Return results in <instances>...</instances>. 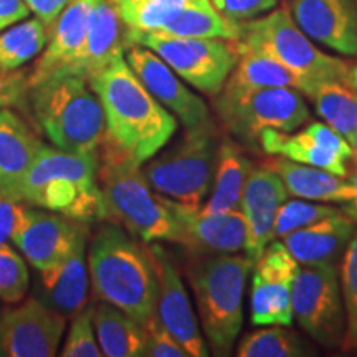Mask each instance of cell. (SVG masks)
<instances>
[{
  "label": "cell",
  "instance_id": "1",
  "mask_svg": "<svg viewBox=\"0 0 357 357\" xmlns=\"http://www.w3.org/2000/svg\"><path fill=\"white\" fill-rule=\"evenodd\" d=\"M100 98L106 136L141 166L160 153L177 129V119L137 78L119 52L88 79Z\"/></svg>",
  "mask_w": 357,
  "mask_h": 357
},
{
  "label": "cell",
  "instance_id": "2",
  "mask_svg": "<svg viewBox=\"0 0 357 357\" xmlns=\"http://www.w3.org/2000/svg\"><path fill=\"white\" fill-rule=\"evenodd\" d=\"M98 151V184L106 218L144 243L164 240L181 245L182 229L171 199L153 190L141 164L108 136Z\"/></svg>",
  "mask_w": 357,
  "mask_h": 357
},
{
  "label": "cell",
  "instance_id": "3",
  "mask_svg": "<svg viewBox=\"0 0 357 357\" xmlns=\"http://www.w3.org/2000/svg\"><path fill=\"white\" fill-rule=\"evenodd\" d=\"M88 268L98 300L141 324L154 314L158 278L153 257L121 225L109 223L96 231L89 245Z\"/></svg>",
  "mask_w": 357,
  "mask_h": 357
},
{
  "label": "cell",
  "instance_id": "4",
  "mask_svg": "<svg viewBox=\"0 0 357 357\" xmlns=\"http://www.w3.org/2000/svg\"><path fill=\"white\" fill-rule=\"evenodd\" d=\"M12 197L78 222L106 218L98 184V153H68L42 144Z\"/></svg>",
  "mask_w": 357,
  "mask_h": 357
},
{
  "label": "cell",
  "instance_id": "5",
  "mask_svg": "<svg viewBox=\"0 0 357 357\" xmlns=\"http://www.w3.org/2000/svg\"><path fill=\"white\" fill-rule=\"evenodd\" d=\"M252 260L238 253L192 255L187 265L200 324L215 356H229L242 329L243 291Z\"/></svg>",
  "mask_w": 357,
  "mask_h": 357
},
{
  "label": "cell",
  "instance_id": "6",
  "mask_svg": "<svg viewBox=\"0 0 357 357\" xmlns=\"http://www.w3.org/2000/svg\"><path fill=\"white\" fill-rule=\"evenodd\" d=\"M30 91L35 119L53 146L68 153H98L106 137V118L88 79L52 78Z\"/></svg>",
  "mask_w": 357,
  "mask_h": 357
},
{
  "label": "cell",
  "instance_id": "7",
  "mask_svg": "<svg viewBox=\"0 0 357 357\" xmlns=\"http://www.w3.org/2000/svg\"><path fill=\"white\" fill-rule=\"evenodd\" d=\"M240 43L266 52L300 79L301 93L312 98L319 84L344 77L352 61L321 52L296 25L288 7H276L260 19L242 22Z\"/></svg>",
  "mask_w": 357,
  "mask_h": 357
},
{
  "label": "cell",
  "instance_id": "8",
  "mask_svg": "<svg viewBox=\"0 0 357 357\" xmlns=\"http://www.w3.org/2000/svg\"><path fill=\"white\" fill-rule=\"evenodd\" d=\"M218 134L212 119L187 128L171 149L149 159L142 169L154 192L189 208H202L213 184Z\"/></svg>",
  "mask_w": 357,
  "mask_h": 357
},
{
  "label": "cell",
  "instance_id": "9",
  "mask_svg": "<svg viewBox=\"0 0 357 357\" xmlns=\"http://www.w3.org/2000/svg\"><path fill=\"white\" fill-rule=\"evenodd\" d=\"M213 98L223 128L247 146H257L265 129L291 132L310 119L303 93L294 88H222Z\"/></svg>",
  "mask_w": 357,
  "mask_h": 357
},
{
  "label": "cell",
  "instance_id": "10",
  "mask_svg": "<svg viewBox=\"0 0 357 357\" xmlns=\"http://www.w3.org/2000/svg\"><path fill=\"white\" fill-rule=\"evenodd\" d=\"M124 43L153 50L174 73L207 96H217L238 61L235 42L217 38L176 37L162 32L128 30Z\"/></svg>",
  "mask_w": 357,
  "mask_h": 357
},
{
  "label": "cell",
  "instance_id": "11",
  "mask_svg": "<svg viewBox=\"0 0 357 357\" xmlns=\"http://www.w3.org/2000/svg\"><path fill=\"white\" fill-rule=\"evenodd\" d=\"M291 303L294 319L314 341L329 349L342 346L346 311L336 265H300Z\"/></svg>",
  "mask_w": 357,
  "mask_h": 357
},
{
  "label": "cell",
  "instance_id": "12",
  "mask_svg": "<svg viewBox=\"0 0 357 357\" xmlns=\"http://www.w3.org/2000/svg\"><path fill=\"white\" fill-rule=\"evenodd\" d=\"M250 319L255 326H284L293 323L291 291L300 263L283 242H270L255 263Z\"/></svg>",
  "mask_w": 357,
  "mask_h": 357
},
{
  "label": "cell",
  "instance_id": "13",
  "mask_svg": "<svg viewBox=\"0 0 357 357\" xmlns=\"http://www.w3.org/2000/svg\"><path fill=\"white\" fill-rule=\"evenodd\" d=\"M66 316L37 298L0 312V357H52L66 329Z\"/></svg>",
  "mask_w": 357,
  "mask_h": 357
},
{
  "label": "cell",
  "instance_id": "14",
  "mask_svg": "<svg viewBox=\"0 0 357 357\" xmlns=\"http://www.w3.org/2000/svg\"><path fill=\"white\" fill-rule=\"evenodd\" d=\"M158 278V300L155 312L160 324L177 339L189 357H207L211 354L207 342L199 329V319L187 296L184 281L178 275L167 250L160 245L149 248Z\"/></svg>",
  "mask_w": 357,
  "mask_h": 357
},
{
  "label": "cell",
  "instance_id": "15",
  "mask_svg": "<svg viewBox=\"0 0 357 357\" xmlns=\"http://www.w3.org/2000/svg\"><path fill=\"white\" fill-rule=\"evenodd\" d=\"M124 58L147 91L158 100L167 111L181 119L185 128H195L211 119L204 100L190 91L178 79L162 58L153 50L137 43H124Z\"/></svg>",
  "mask_w": 357,
  "mask_h": 357
},
{
  "label": "cell",
  "instance_id": "16",
  "mask_svg": "<svg viewBox=\"0 0 357 357\" xmlns=\"http://www.w3.org/2000/svg\"><path fill=\"white\" fill-rule=\"evenodd\" d=\"M83 231L82 222L25 204L12 243L35 270H47L68 255Z\"/></svg>",
  "mask_w": 357,
  "mask_h": 357
},
{
  "label": "cell",
  "instance_id": "17",
  "mask_svg": "<svg viewBox=\"0 0 357 357\" xmlns=\"http://www.w3.org/2000/svg\"><path fill=\"white\" fill-rule=\"evenodd\" d=\"M289 12L312 42L357 56V0H291Z\"/></svg>",
  "mask_w": 357,
  "mask_h": 357
},
{
  "label": "cell",
  "instance_id": "18",
  "mask_svg": "<svg viewBox=\"0 0 357 357\" xmlns=\"http://www.w3.org/2000/svg\"><path fill=\"white\" fill-rule=\"evenodd\" d=\"M288 190L281 177L270 167L253 169L245 184L240 211L247 222L245 255L253 265L275 238L273 229L280 207L287 202Z\"/></svg>",
  "mask_w": 357,
  "mask_h": 357
},
{
  "label": "cell",
  "instance_id": "19",
  "mask_svg": "<svg viewBox=\"0 0 357 357\" xmlns=\"http://www.w3.org/2000/svg\"><path fill=\"white\" fill-rule=\"evenodd\" d=\"M88 288L86 231H83L63 260L47 270H37L35 298L66 318H73L88 305Z\"/></svg>",
  "mask_w": 357,
  "mask_h": 357
},
{
  "label": "cell",
  "instance_id": "20",
  "mask_svg": "<svg viewBox=\"0 0 357 357\" xmlns=\"http://www.w3.org/2000/svg\"><path fill=\"white\" fill-rule=\"evenodd\" d=\"M182 229V247L192 255L238 253L247 242V222L240 208L223 213H204L171 200Z\"/></svg>",
  "mask_w": 357,
  "mask_h": 357
},
{
  "label": "cell",
  "instance_id": "21",
  "mask_svg": "<svg viewBox=\"0 0 357 357\" xmlns=\"http://www.w3.org/2000/svg\"><path fill=\"white\" fill-rule=\"evenodd\" d=\"M123 50L119 13L111 0H98L83 43L48 79L61 77L89 79Z\"/></svg>",
  "mask_w": 357,
  "mask_h": 357
},
{
  "label": "cell",
  "instance_id": "22",
  "mask_svg": "<svg viewBox=\"0 0 357 357\" xmlns=\"http://www.w3.org/2000/svg\"><path fill=\"white\" fill-rule=\"evenodd\" d=\"M98 0H71L56 20L48 26V42L35 63L26 84L29 88L47 82L55 71L73 56L83 43Z\"/></svg>",
  "mask_w": 357,
  "mask_h": 357
},
{
  "label": "cell",
  "instance_id": "23",
  "mask_svg": "<svg viewBox=\"0 0 357 357\" xmlns=\"http://www.w3.org/2000/svg\"><path fill=\"white\" fill-rule=\"evenodd\" d=\"M354 231L356 223L341 211L336 215L284 235L283 243L301 266L324 263L337 265Z\"/></svg>",
  "mask_w": 357,
  "mask_h": 357
},
{
  "label": "cell",
  "instance_id": "24",
  "mask_svg": "<svg viewBox=\"0 0 357 357\" xmlns=\"http://www.w3.org/2000/svg\"><path fill=\"white\" fill-rule=\"evenodd\" d=\"M43 142L19 114L0 108V192L13 195Z\"/></svg>",
  "mask_w": 357,
  "mask_h": 357
},
{
  "label": "cell",
  "instance_id": "25",
  "mask_svg": "<svg viewBox=\"0 0 357 357\" xmlns=\"http://www.w3.org/2000/svg\"><path fill=\"white\" fill-rule=\"evenodd\" d=\"M265 166L278 174L293 197L323 204H346L357 197V190L344 181V177L323 169L294 162L281 155L270 159Z\"/></svg>",
  "mask_w": 357,
  "mask_h": 357
},
{
  "label": "cell",
  "instance_id": "26",
  "mask_svg": "<svg viewBox=\"0 0 357 357\" xmlns=\"http://www.w3.org/2000/svg\"><path fill=\"white\" fill-rule=\"evenodd\" d=\"M258 144L270 155H281L294 162L323 169L339 177H346L349 171V159L334 153L318 142L310 132L301 129L300 132H284L278 129H265Z\"/></svg>",
  "mask_w": 357,
  "mask_h": 357
},
{
  "label": "cell",
  "instance_id": "27",
  "mask_svg": "<svg viewBox=\"0 0 357 357\" xmlns=\"http://www.w3.org/2000/svg\"><path fill=\"white\" fill-rule=\"evenodd\" d=\"M253 164L240 147L230 139H222L218 144L217 167L208 200L202 205L204 213H223L240 208L245 184Z\"/></svg>",
  "mask_w": 357,
  "mask_h": 357
},
{
  "label": "cell",
  "instance_id": "28",
  "mask_svg": "<svg viewBox=\"0 0 357 357\" xmlns=\"http://www.w3.org/2000/svg\"><path fill=\"white\" fill-rule=\"evenodd\" d=\"M311 100L324 123L351 141L357 131V65L344 77L319 84Z\"/></svg>",
  "mask_w": 357,
  "mask_h": 357
},
{
  "label": "cell",
  "instance_id": "29",
  "mask_svg": "<svg viewBox=\"0 0 357 357\" xmlns=\"http://www.w3.org/2000/svg\"><path fill=\"white\" fill-rule=\"evenodd\" d=\"M93 328L101 354L106 357H139L144 341L142 324L109 303L93 306Z\"/></svg>",
  "mask_w": 357,
  "mask_h": 357
},
{
  "label": "cell",
  "instance_id": "30",
  "mask_svg": "<svg viewBox=\"0 0 357 357\" xmlns=\"http://www.w3.org/2000/svg\"><path fill=\"white\" fill-rule=\"evenodd\" d=\"M238 48V61L230 73L223 88L247 89V88H270L288 86L301 91L300 79L281 65L276 58L266 52L235 42Z\"/></svg>",
  "mask_w": 357,
  "mask_h": 357
},
{
  "label": "cell",
  "instance_id": "31",
  "mask_svg": "<svg viewBox=\"0 0 357 357\" xmlns=\"http://www.w3.org/2000/svg\"><path fill=\"white\" fill-rule=\"evenodd\" d=\"M159 32L176 37L217 38L238 42L242 37V22L223 17L211 0H190L171 24Z\"/></svg>",
  "mask_w": 357,
  "mask_h": 357
},
{
  "label": "cell",
  "instance_id": "32",
  "mask_svg": "<svg viewBox=\"0 0 357 357\" xmlns=\"http://www.w3.org/2000/svg\"><path fill=\"white\" fill-rule=\"evenodd\" d=\"M48 42V26L29 19L0 30V73H10L37 58Z\"/></svg>",
  "mask_w": 357,
  "mask_h": 357
},
{
  "label": "cell",
  "instance_id": "33",
  "mask_svg": "<svg viewBox=\"0 0 357 357\" xmlns=\"http://www.w3.org/2000/svg\"><path fill=\"white\" fill-rule=\"evenodd\" d=\"M190 0H111L128 30L159 32L184 10Z\"/></svg>",
  "mask_w": 357,
  "mask_h": 357
},
{
  "label": "cell",
  "instance_id": "34",
  "mask_svg": "<svg viewBox=\"0 0 357 357\" xmlns=\"http://www.w3.org/2000/svg\"><path fill=\"white\" fill-rule=\"evenodd\" d=\"M310 354L312 352L301 337L284 329V326L248 333L236 347V356L240 357H301Z\"/></svg>",
  "mask_w": 357,
  "mask_h": 357
},
{
  "label": "cell",
  "instance_id": "35",
  "mask_svg": "<svg viewBox=\"0 0 357 357\" xmlns=\"http://www.w3.org/2000/svg\"><path fill=\"white\" fill-rule=\"evenodd\" d=\"M341 293L346 311V336L341 347L347 352H357V230L342 255Z\"/></svg>",
  "mask_w": 357,
  "mask_h": 357
},
{
  "label": "cell",
  "instance_id": "36",
  "mask_svg": "<svg viewBox=\"0 0 357 357\" xmlns=\"http://www.w3.org/2000/svg\"><path fill=\"white\" fill-rule=\"evenodd\" d=\"M341 212V208L331 207V205H321L310 202V200H287L280 207L278 215L275 220L273 236H281L291 234L294 230L305 229L312 223L323 220V218L333 217Z\"/></svg>",
  "mask_w": 357,
  "mask_h": 357
},
{
  "label": "cell",
  "instance_id": "37",
  "mask_svg": "<svg viewBox=\"0 0 357 357\" xmlns=\"http://www.w3.org/2000/svg\"><path fill=\"white\" fill-rule=\"evenodd\" d=\"M30 273L24 258L10 245H0V300L15 305L25 298Z\"/></svg>",
  "mask_w": 357,
  "mask_h": 357
},
{
  "label": "cell",
  "instance_id": "38",
  "mask_svg": "<svg viewBox=\"0 0 357 357\" xmlns=\"http://www.w3.org/2000/svg\"><path fill=\"white\" fill-rule=\"evenodd\" d=\"M60 356L63 357H100L95 328H93V306H86L73 316L68 336Z\"/></svg>",
  "mask_w": 357,
  "mask_h": 357
},
{
  "label": "cell",
  "instance_id": "39",
  "mask_svg": "<svg viewBox=\"0 0 357 357\" xmlns=\"http://www.w3.org/2000/svg\"><path fill=\"white\" fill-rule=\"evenodd\" d=\"M142 333H144V341H142L141 357H189L184 347L160 324L155 314L142 323Z\"/></svg>",
  "mask_w": 357,
  "mask_h": 357
},
{
  "label": "cell",
  "instance_id": "40",
  "mask_svg": "<svg viewBox=\"0 0 357 357\" xmlns=\"http://www.w3.org/2000/svg\"><path fill=\"white\" fill-rule=\"evenodd\" d=\"M227 19L234 22H247L265 15L278 7V0H211Z\"/></svg>",
  "mask_w": 357,
  "mask_h": 357
},
{
  "label": "cell",
  "instance_id": "41",
  "mask_svg": "<svg viewBox=\"0 0 357 357\" xmlns=\"http://www.w3.org/2000/svg\"><path fill=\"white\" fill-rule=\"evenodd\" d=\"M25 204L0 192V245L12 242L24 215Z\"/></svg>",
  "mask_w": 357,
  "mask_h": 357
},
{
  "label": "cell",
  "instance_id": "42",
  "mask_svg": "<svg viewBox=\"0 0 357 357\" xmlns=\"http://www.w3.org/2000/svg\"><path fill=\"white\" fill-rule=\"evenodd\" d=\"M70 2L71 0H25L30 12L35 13V17L47 26H50L56 20V17L65 10Z\"/></svg>",
  "mask_w": 357,
  "mask_h": 357
},
{
  "label": "cell",
  "instance_id": "43",
  "mask_svg": "<svg viewBox=\"0 0 357 357\" xmlns=\"http://www.w3.org/2000/svg\"><path fill=\"white\" fill-rule=\"evenodd\" d=\"M29 15L30 8L25 0H0V30L25 20Z\"/></svg>",
  "mask_w": 357,
  "mask_h": 357
},
{
  "label": "cell",
  "instance_id": "44",
  "mask_svg": "<svg viewBox=\"0 0 357 357\" xmlns=\"http://www.w3.org/2000/svg\"><path fill=\"white\" fill-rule=\"evenodd\" d=\"M351 160H352V167H351V171H347L346 177H347V182H349V184L357 190V153L356 151H354V154H352ZM341 211L344 212L346 215L349 217L351 220L357 225V197L349 200V202L342 204Z\"/></svg>",
  "mask_w": 357,
  "mask_h": 357
},
{
  "label": "cell",
  "instance_id": "45",
  "mask_svg": "<svg viewBox=\"0 0 357 357\" xmlns=\"http://www.w3.org/2000/svg\"><path fill=\"white\" fill-rule=\"evenodd\" d=\"M7 84H10V83H3L2 79H0V108H3V106L7 105L8 102L7 98L10 96V93H8V88L10 86H7Z\"/></svg>",
  "mask_w": 357,
  "mask_h": 357
},
{
  "label": "cell",
  "instance_id": "46",
  "mask_svg": "<svg viewBox=\"0 0 357 357\" xmlns=\"http://www.w3.org/2000/svg\"><path fill=\"white\" fill-rule=\"evenodd\" d=\"M349 142H351L352 149H354V151H356V153H357V131H356V134H354V136H352V139H351Z\"/></svg>",
  "mask_w": 357,
  "mask_h": 357
},
{
  "label": "cell",
  "instance_id": "47",
  "mask_svg": "<svg viewBox=\"0 0 357 357\" xmlns=\"http://www.w3.org/2000/svg\"><path fill=\"white\" fill-rule=\"evenodd\" d=\"M288 2H291V0H288Z\"/></svg>",
  "mask_w": 357,
  "mask_h": 357
}]
</instances>
